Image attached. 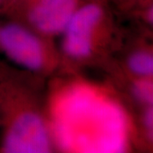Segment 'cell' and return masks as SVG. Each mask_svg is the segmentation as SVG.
Returning <instances> with one entry per match:
<instances>
[{
    "instance_id": "5",
    "label": "cell",
    "mask_w": 153,
    "mask_h": 153,
    "mask_svg": "<svg viewBox=\"0 0 153 153\" xmlns=\"http://www.w3.org/2000/svg\"><path fill=\"white\" fill-rule=\"evenodd\" d=\"M75 6L76 0H41L33 8L30 19L41 32L59 33L65 30Z\"/></svg>"
},
{
    "instance_id": "7",
    "label": "cell",
    "mask_w": 153,
    "mask_h": 153,
    "mask_svg": "<svg viewBox=\"0 0 153 153\" xmlns=\"http://www.w3.org/2000/svg\"><path fill=\"white\" fill-rule=\"evenodd\" d=\"M152 83L149 81H140L134 86V94L140 100L152 104L153 100Z\"/></svg>"
},
{
    "instance_id": "2",
    "label": "cell",
    "mask_w": 153,
    "mask_h": 153,
    "mask_svg": "<svg viewBox=\"0 0 153 153\" xmlns=\"http://www.w3.org/2000/svg\"><path fill=\"white\" fill-rule=\"evenodd\" d=\"M50 149L47 128L43 120L33 113L17 119L9 131L4 142L8 153H45Z\"/></svg>"
},
{
    "instance_id": "1",
    "label": "cell",
    "mask_w": 153,
    "mask_h": 153,
    "mask_svg": "<svg viewBox=\"0 0 153 153\" xmlns=\"http://www.w3.org/2000/svg\"><path fill=\"white\" fill-rule=\"evenodd\" d=\"M54 123L56 140L67 152L117 153L126 147L123 111L89 88L68 91L57 105Z\"/></svg>"
},
{
    "instance_id": "3",
    "label": "cell",
    "mask_w": 153,
    "mask_h": 153,
    "mask_svg": "<svg viewBox=\"0 0 153 153\" xmlns=\"http://www.w3.org/2000/svg\"><path fill=\"white\" fill-rule=\"evenodd\" d=\"M100 16V8L93 4L74 11L65 28L64 49L68 55L82 57L90 53L92 31Z\"/></svg>"
},
{
    "instance_id": "4",
    "label": "cell",
    "mask_w": 153,
    "mask_h": 153,
    "mask_svg": "<svg viewBox=\"0 0 153 153\" xmlns=\"http://www.w3.org/2000/svg\"><path fill=\"white\" fill-rule=\"evenodd\" d=\"M0 43L7 55L18 64L33 70L42 65L41 44L34 35L22 27H5L0 33Z\"/></svg>"
},
{
    "instance_id": "6",
    "label": "cell",
    "mask_w": 153,
    "mask_h": 153,
    "mask_svg": "<svg viewBox=\"0 0 153 153\" xmlns=\"http://www.w3.org/2000/svg\"><path fill=\"white\" fill-rule=\"evenodd\" d=\"M129 68L134 73L141 76H149L152 74V56L147 53H136L129 60Z\"/></svg>"
},
{
    "instance_id": "8",
    "label": "cell",
    "mask_w": 153,
    "mask_h": 153,
    "mask_svg": "<svg viewBox=\"0 0 153 153\" xmlns=\"http://www.w3.org/2000/svg\"><path fill=\"white\" fill-rule=\"evenodd\" d=\"M145 123L146 125L147 126L148 128H152V123H153V114H152V110L150 109L148 110L145 116Z\"/></svg>"
}]
</instances>
